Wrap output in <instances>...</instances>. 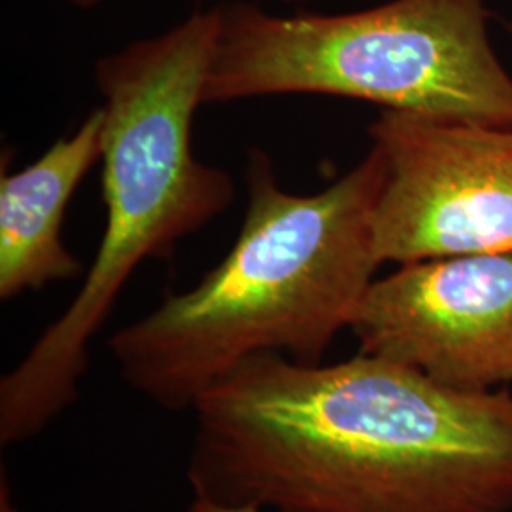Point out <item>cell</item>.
Wrapping results in <instances>:
<instances>
[{"instance_id": "8fae6325", "label": "cell", "mask_w": 512, "mask_h": 512, "mask_svg": "<svg viewBox=\"0 0 512 512\" xmlns=\"http://www.w3.org/2000/svg\"><path fill=\"white\" fill-rule=\"evenodd\" d=\"M287 2H298V0H287Z\"/></svg>"}, {"instance_id": "5b68a950", "label": "cell", "mask_w": 512, "mask_h": 512, "mask_svg": "<svg viewBox=\"0 0 512 512\" xmlns=\"http://www.w3.org/2000/svg\"><path fill=\"white\" fill-rule=\"evenodd\" d=\"M368 133L384 160L382 264L512 251V124L385 109Z\"/></svg>"}, {"instance_id": "30bf717a", "label": "cell", "mask_w": 512, "mask_h": 512, "mask_svg": "<svg viewBox=\"0 0 512 512\" xmlns=\"http://www.w3.org/2000/svg\"><path fill=\"white\" fill-rule=\"evenodd\" d=\"M69 2L74 4L76 8H82V10H90V8H95V6L103 4L105 0H69Z\"/></svg>"}, {"instance_id": "7a4b0ae2", "label": "cell", "mask_w": 512, "mask_h": 512, "mask_svg": "<svg viewBox=\"0 0 512 512\" xmlns=\"http://www.w3.org/2000/svg\"><path fill=\"white\" fill-rule=\"evenodd\" d=\"M384 175L372 147L336 183L298 196L279 186L264 150H249L247 211L234 247L196 287L110 338L122 380L183 412L249 357L321 365L382 266L372 220Z\"/></svg>"}, {"instance_id": "ba28073f", "label": "cell", "mask_w": 512, "mask_h": 512, "mask_svg": "<svg viewBox=\"0 0 512 512\" xmlns=\"http://www.w3.org/2000/svg\"><path fill=\"white\" fill-rule=\"evenodd\" d=\"M188 512H274L264 511L258 507H245V505H226V503H217V501H209V499H200L194 497Z\"/></svg>"}, {"instance_id": "9c48e42d", "label": "cell", "mask_w": 512, "mask_h": 512, "mask_svg": "<svg viewBox=\"0 0 512 512\" xmlns=\"http://www.w3.org/2000/svg\"><path fill=\"white\" fill-rule=\"evenodd\" d=\"M0 512H21L16 507V503L12 501V495H10L6 482H2V492H0Z\"/></svg>"}, {"instance_id": "277c9868", "label": "cell", "mask_w": 512, "mask_h": 512, "mask_svg": "<svg viewBox=\"0 0 512 512\" xmlns=\"http://www.w3.org/2000/svg\"><path fill=\"white\" fill-rule=\"evenodd\" d=\"M217 14L203 105L311 93L512 124V78L492 48L486 0H391L334 16H274L238 0Z\"/></svg>"}, {"instance_id": "8992f818", "label": "cell", "mask_w": 512, "mask_h": 512, "mask_svg": "<svg viewBox=\"0 0 512 512\" xmlns=\"http://www.w3.org/2000/svg\"><path fill=\"white\" fill-rule=\"evenodd\" d=\"M349 329L361 353L437 384L503 389L512 384V251L403 264L372 281Z\"/></svg>"}, {"instance_id": "6da1fadb", "label": "cell", "mask_w": 512, "mask_h": 512, "mask_svg": "<svg viewBox=\"0 0 512 512\" xmlns=\"http://www.w3.org/2000/svg\"><path fill=\"white\" fill-rule=\"evenodd\" d=\"M194 497L274 512H512V393L359 353L245 359L192 408Z\"/></svg>"}, {"instance_id": "3957f363", "label": "cell", "mask_w": 512, "mask_h": 512, "mask_svg": "<svg viewBox=\"0 0 512 512\" xmlns=\"http://www.w3.org/2000/svg\"><path fill=\"white\" fill-rule=\"evenodd\" d=\"M219 40L217 8L97 61L105 112V232L69 308L0 380V442L37 437L78 397L90 344L129 277L169 258L234 200L226 171L194 154L192 129Z\"/></svg>"}, {"instance_id": "52a82bcc", "label": "cell", "mask_w": 512, "mask_h": 512, "mask_svg": "<svg viewBox=\"0 0 512 512\" xmlns=\"http://www.w3.org/2000/svg\"><path fill=\"white\" fill-rule=\"evenodd\" d=\"M105 112L90 116L57 139L33 164L0 177V298L82 274L78 258L61 241L65 211L103 154Z\"/></svg>"}]
</instances>
